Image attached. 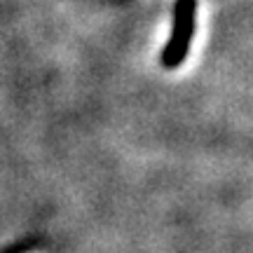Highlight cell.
<instances>
[{
	"label": "cell",
	"mask_w": 253,
	"mask_h": 253,
	"mask_svg": "<svg viewBox=\"0 0 253 253\" xmlns=\"http://www.w3.org/2000/svg\"><path fill=\"white\" fill-rule=\"evenodd\" d=\"M192 33H195V0H178L173 7L171 38L162 52V63L167 68H176L185 61Z\"/></svg>",
	"instance_id": "1"
}]
</instances>
